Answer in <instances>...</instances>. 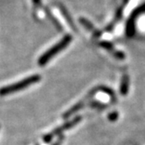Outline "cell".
Here are the masks:
<instances>
[{
    "instance_id": "obj_8",
    "label": "cell",
    "mask_w": 145,
    "mask_h": 145,
    "mask_svg": "<svg viewBox=\"0 0 145 145\" xmlns=\"http://www.w3.org/2000/svg\"><path fill=\"white\" fill-rule=\"evenodd\" d=\"M63 140H64V137H63V136H60V137L57 139V141H56L54 144H52V145H60Z\"/></svg>"
},
{
    "instance_id": "obj_3",
    "label": "cell",
    "mask_w": 145,
    "mask_h": 145,
    "mask_svg": "<svg viewBox=\"0 0 145 145\" xmlns=\"http://www.w3.org/2000/svg\"><path fill=\"white\" fill-rule=\"evenodd\" d=\"M81 116H78L74 117L73 120H71V121H69V122H68V123H64V124L61 125L60 127L56 128L55 129L52 130V132H50V133L46 134V136H44L43 141L46 142H50L52 138H54V137H56V136L61 134V133L63 132V131L67 130V129H70V128H72V127H73V126H75L79 122H81Z\"/></svg>"
},
{
    "instance_id": "obj_4",
    "label": "cell",
    "mask_w": 145,
    "mask_h": 145,
    "mask_svg": "<svg viewBox=\"0 0 145 145\" xmlns=\"http://www.w3.org/2000/svg\"><path fill=\"white\" fill-rule=\"evenodd\" d=\"M80 22L82 24V25H84V27L86 28V29H87L89 31H91V33L93 34L94 36H95V37H99L100 35H101V32L97 30V29H95L94 26H93V24H92L87 19H85V18H80Z\"/></svg>"
},
{
    "instance_id": "obj_6",
    "label": "cell",
    "mask_w": 145,
    "mask_h": 145,
    "mask_svg": "<svg viewBox=\"0 0 145 145\" xmlns=\"http://www.w3.org/2000/svg\"><path fill=\"white\" fill-rule=\"evenodd\" d=\"M101 46H103L104 48H106L107 50H110V51L112 52V53H113V55H114V56H115L117 58L122 59V58H124V57H125V56H124V54L122 53V52H120V51H117V50H114V49H113V47H112V45H111L109 43L103 42V43H101Z\"/></svg>"
},
{
    "instance_id": "obj_7",
    "label": "cell",
    "mask_w": 145,
    "mask_h": 145,
    "mask_svg": "<svg viewBox=\"0 0 145 145\" xmlns=\"http://www.w3.org/2000/svg\"><path fill=\"white\" fill-rule=\"evenodd\" d=\"M117 117H118L117 112H113V113H111V114L109 116V120H110V121H115V120H116V119H117Z\"/></svg>"
},
{
    "instance_id": "obj_5",
    "label": "cell",
    "mask_w": 145,
    "mask_h": 145,
    "mask_svg": "<svg viewBox=\"0 0 145 145\" xmlns=\"http://www.w3.org/2000/svg\"><path fill=\"white\" fill-rule=\"evenodd\" d=\"M128 87H129V77L128 75H124L122 78V83L120 87V91L122 95L126 96L128 94Z\"/></svg>"
},
{
    "instance_id": "obj_2",
    "label": "cell",
    "mask_w": 145,
    "mask_h": 145,
    "mask_svg": "<svg viewBox=\"0 0 145 145\" xmlns=\"http://www.w3.org/2000/svg\"><path fill=\"white\" fill-rule=\"evenodd\" d=\"M71 39H72L71 36H69V35L65 36L58 44H56L54 46H52L51 49H49L46 53H44L40 57V58H39V60H38V64L39 65L46 64L50 61L51 58L54 57L57 53H59L60 51L64 50L69 44V43L71 42Z\"/></svg>"
},
{
    "instance_id": "obj_1",
    "label": "cell",
    "mask_w": 145,
    "mask_h": 145,
    "mask_svg": "<svg viewBox=\"0 0 145 145\" xmlns=\"http://www.w3.org/2000/svg\"><path fill=\"white\" fill-rule=\"evenodd\" d=\"M40 79H41V76L39 75H33V76H28V77L23 79V80H21L18 83L5 86L0 89V96L3 97V96H6L8 94H11V93H14V92L22 90L32 84L38 83Z\"/></svg>"
}]
</instances>
